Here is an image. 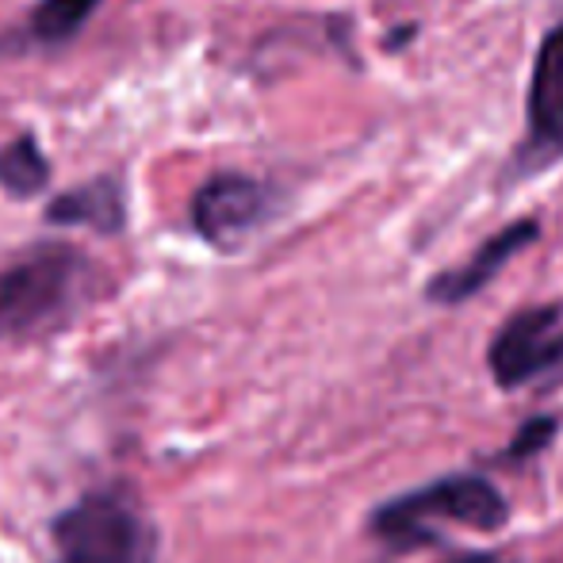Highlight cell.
<instances>
[{"label": "cell", "mask_w": 563, "mask_h": 563, "mask_svg": "<svg viewBox=\"0 0 563 563\" xmlns=\"http://www.w3.org/2000/svg\"><path fill=\"white\" fill-rule=\"evenodd\" d=\"M46 223L54 227H89L97 234H119L126 227L123 185L115 177H97L46 203Z\"/></svg>", "instance_id": "ba28073f"}, {"label": "cell", "mask_w": 563, "mask_h": 563, "mask_svg": "<svg viewBox=\"0 0 563 563\" xmlns=\"http://www.w3.org/2000/svg\"><path fill=\"white\" fill-rule=\"evenodd\" d=\"M92 265L66 245H38L0 268V341L31 338L62 322L89 288Z\"/></svg>", "instance_id": "6da1fadb"}, {"label": "cell", "mask_w": 563, "mask_h": 563, "mask_svg": "<svg viewBox=\"0 0 563 563\" xmlns=\"http://www.w3.org/2000/svg\"><path fill=\"white\" fill-rule=\"evenodd\" d=\"M430 521H452V526L495 533L510 521V506H506L503 490L483 475H445L430 487L384 503L372 526L391 544H418L433 541Z\"/></svg>", "instance_id": "7a4b0ae2"}, {"label": "cell", "mask_w": 563, "mask_h": 563, "mask_svg": "<svg viewBox=\"0 0 563 563\" xmlns=\"http://www.w3.org/2000/svg\"><path fill=\"white\" fill-rule=\"evenodd\" d=\"M556 418H533V422L521 426V433L510 441V449L503 452L506 460H521V456H533V452H541L549 445L552 438H556Z\"/></svg>", "instance_id": "8fae6325"}, {"label": "cell", "mask_w": 563, "mask_h": 563, "mask_svg": "<svg viewBox=\"0 0 563 563\" xmlns=\"http://www.w3.org/2000/svg\"><path fill=\"white\" fill-rule=\"evenodd\" d=\"M104 0H38V8L27 20V35L43 46H58L77 38V31L97 15Z\"/></svg>", "instance_id": "30bf717a"}, {"label": "cell", "mask_w": 563, "mask_h": 563, "mask_svg": "<svg viewBox=\"0 0 563 563\" xmlns=\"http://www.w3.org/2000/svg\"><path fill=\"white\" fill-rule=\"evenodd\" d=\"M563 162V23L537 46L526 92V134L510 157V177H537Z\"/></svg>", "instance_id": "277c9868"}, {"label": "cell", "mask_w": 563, "mask_h": 563, "mask_svg": "<svg viewBox=\"0 0 563 563\" xmlns=\"http://www.w3.org/2000/svg\"><path fill=\"white\" fill-rule=\"evenodd\" d=\"M54 563H154V533L115 490H97L54 521Z\"/></svg>", "instance_id": "3957f363"}, {"label": "cell", "mask_w": 563, "mask_h": 563, "mask_svg": "<svg viewBox=\"0 0 563 563\" xmlns=\"http://www.w3.org/2000/svg\"><path fill=\"white\" fill-rule=\"evenodd\" d=\"M273 216V192L245 173H216L192 196V227L216 250H238Z\"/></svg>", "instance_id": "8992f818"}, {"label": "cell", "mask_w": 563, "mask_h": 563, "mask_svg": "<svg viewBox=\"0 0 563 563\" xmlns=\"http://www.w3.org/2000/svg\"><path fill=\"white\" fill-rule=\"evenodd\" d=\"M537 234H541V223H537V219H521V223H510V227L498 230V234H490L464 265L433 276L430 288H426L430 303L456 307V303H467L472 296H479V291L487 288V284L495 280L521 250H529V245L537 242Z\"/></svg>", "instance_id": "52a82bcc"}, {"label": "cell", "mask_w": 563, "mask_h": 563, "mask_svg": "<svg viewBox=\"0 0 563 563\" xmlns=\"http://www.w3.org/2000/svg\"><path fill=\"white\" fill-rule=\"evenodd\" d=\"M51 185V162L35 134H15L8 146H0V188L15 200H35Z\"/></svg>", "instance_id": "9c48e42d"}, {"label": "cell", "mask_w": 563, "mask_h": 563, "mask_svg": "<svg viewBox=\"0 0 563 563\" xmlns=\"http://www.w3.org/2000/svg\"><path fill=\"white\" fill-rule=\"evenodd\" d=\"M487 364L490 376L506 391L526 387L529 379L563 364V307H529V311H518L514 319H506L498 327V334L490 338Z\"/></svg>", "instance_id": "5b68a950"}]
</instances>
